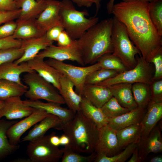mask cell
Listing matches in <instances>:
<instances>
[{
  "label": "cell",
  "mask_w": 162,
  "mask_h": 162,
  "mask_svg": "<svg viewBox=\"0 0 162 162\" xmlns=\"http://www.w3.org/2000/svg\"><path fill=\"white\" fill-rule=\"evenodd\" d=\"M132 91L137 106L146 109L151 100L150 85L142 82L132 84Z\"/></svg>",
  "instance_id": "32"
},
{
  "label": "cell",
  "mask_w": 162,
  "mask_h": 162,
  "mask_svg": "<svg viewBox=\"0 0 162 162\" xmlns=\"http://www.w3.org/2000/svg\"><path fill=\"white\" fill-rule=\"evenodd\" d=\"M16 26V22L14 20L6 22L0 26V39L13 35Z\"/></svg>",
  "instance_id": "42"
},
{
  "label": "cell",
  "mask_w": 162,
  "mask_h": 162,
  "mask_svg": "<svg viewBox=\"0 0 162 162\" xmlns=\"http://www.w3.org/2000/svg\"><path fill=\"white\" fill-rule=\"evenodd\" d=\"M146 110L137 107L129 112L116 117L109 119L108 124L116 130L140 123Z\"/></svg>",
  "instance_id": "25"
},
{
  "label": "cell",
  "mask_w": 162,
  "mask_h": 162,
  "mask_svg": "<svg viewBox=\"0 0 162 162\" xmlns=\"http://www.w3.org/2000/svg\"><path fill=\"white\" fill-rule=\"evenodd\" d=\"M119 73L115 70L101 68L88 75L86 79L85 84H96L116 76Z\"/></svg>",
  "instance_id": "38"
},
{
  "label": "cell",
  "mask_w": 162,
  "mask_h": 162,
  "mask_svg": "<svg viewBox=\"0 0 162 162\" xmlns=\"http://www.w3.org/2000/svg\"><path fill=\"white\" fill-rule=\"evenodd\" d=\"M101 68L114 70L119 73L128 70L120 59L112 53L106 54L97 60Z\"/></svg>",
  "instance_id": "35"
},
{
  "label": "cell",
  "mask_w": 162,
  "mask_h": 162,
  "mask_svg": "<svg viewBox=\"0 0 162 162\" xmlns=\"http://www.w3.org/2000/svg\"><path fill=\"white\" fill-rule=\"evenodd\" d=\"M149 161L150 162H162V155H157L153 157L150 159Z\"/></svg>",
  "instance_id": "54"
},
{
  "label": "cell",
  "mask_w": 162,
  "mask_h": 162,
  "mask_svg": "<svg viewBox=\"0 0 162 162\" xmlns=\"http://www.w3.org/2000/svg\"><path fill=\"white\" fill-rule=\"evenodd\" d=\"M111 38L112 54L118 58L128 70L137 64L136 56H141L130 39L125 26L114 16L112 18Z\"/></svg>",
  "instance_id": "5"
},
{
  "label": "cell",
  "mask_w": 162,
  "mask_h": 162,
  "mask_svg": "<svg viewBox=\"0 0 162 162\" xmlns=\"http://www.w3.org/2000/svg\"><path fill=\"white\" fill-rule=\"evenodd\" d=\"M128 162H141L137 146L134 150Z\"/></svg>",
  "instance_id": "49"
},
{
  "label": "cell",
  "mask_w": 162,
  "mask_h": 162,
  "mask_svg": "<svg viewBox=\"0 0 162 162\" xmlns=\"http://www.w3.org/2000/svg\"><path fill=\"white\" fill-rule=\"evenodd\" d=\"M46 0V5L45 9L35 20V21L46 32L52 27L62 25L59 16L62 1L56 0Z\"/></svg>",
  "instance_id": "15"
},
{
  "label": "cell",
  "mask_w": 162,
  "mask_h": 162,
  "mask_svg": "<svg viewBox=\"0 0 162 162\" xmlns=\"http://www.w3.org/2000/svg\"><path fill=\"white\" fill-rule=\"evenodd\" d=\"M137 144L133 143L127 146L123 151L112 157L97 154L94 162H124L130 157Z\"/></svg>",
  "instance_id": "33"
},
{
  "label": "cell",
  "mask_w": 162,
  "mask_h": 162,
  "mask_svg": "<svg viewBox=\"0 0 162 162\" xmlns=\"http://www.w3.org/2000/svg\"><path fill=\"white\" fill-rule=\"evenodd\" d=\"M27 62L32 69L58 91L60 90V80L62 74L58 70L40 57L36 56Z\"/></svg>",
  "instance_id": "17"
},
{
  "label": "cell",
  "mask_w": 162,
  "mask_h": 162,
  "mask_svg": "<svg viewBox=\"0 0 162 162\" xmlns=\"http://www.w3.org/2000/svg\"><path fill=\"white\" fill-rule=\"evenodd\" d=\"M4 104V100L0 99V109L2 108Z\"/></svg>",
  "instance_id": "57"
},
{
  "label": "cell",
  "mask_w": 162,
  "mask_h": 162,
  "mask_svg": "<svg viewBox=\"0 0 162 162\" xmlns=\"http://www.w3.org/2000/svg\"><path fill=\"white\" fill-rule=\"evenodd\" d=\"M82 96L80 104V111L88 118L94 123L98 128L108 124L109 119L100 108L96 107Z\"/></svg>",
  "instance_id": "28"
},
{
  "label": "cell",
  "mask_w": 162,
  "mask_h": 162,
  "mask_svg": "<svg viewBox=\"0 0 162 162\" xmlns=\"http://www.w3.org/2000/svg\"><path fill=\"white\" fill-rule=\"evenodd\" d=\"M27 86L0 78V99L3 100L9 98L21 97L27 90Z\"/></svg>",
  "instance_id": "31"
},
{
  "label": "cell",
  "mask_w": 162,
  "mask_h": 162,
  "mask_svg": "<svg viewBox=\"0 0 162 162\" xmlns=\"http://www.w3.org/2000/svg\"><path fill=\"white\" fill-rule=\"evenodd\" d=\"M53 42L49 40L45 34L41 36L22 40L20 47L23 49L24 53L14 62L18 64L28 61L35 57L41 50L52 44Z\"/></svg>",
  "instance_id": "16"
},
{
  "label": "cell",
  "mask_w": 162,
  "mask_h": 162,
  "mask_svg": "<svg viewBox=\"0 0 162 162\" xmlns=\"http://www.w3.org/2000/svg\"><path fill=\"white\" fill-rule=\"evenodd\" d=\"M103 0H95L96 7V12L94 16H96L101 7V3Z\"/></svg>",
  "instance_id": "53"
},
{
  "label": "cell",
  "mask_w": 162,
  "mask_h": 162,
  "mask_svg": "<svg viewBox=\"0 0 162 162\" xmlns=\"http://www.w3.org/2000/svg\"><path fill=\"white\" fill-rule=\"evenodd\" d=\"M50 140L51 143L54 146H58L60 145V138L56 135V133L54 132L51 134Z\"/></svg>",
  "instance_id": "50"
},
{
  "label": "cell",
  "mask_w": 162,
  "mask_h": 162,
  "mask_svg": "<svg viewBox=\"0 0 162 162\" xmlns=\"http://www.w3.org/2000/svg\"><path fill=\"white\" fill-rule=\"evenodd\" d=\"M16 5L21 11L18 19L21 20H34L45 9L46 0H16Z\"/></svg>",
  "instance_id": "24"
},
{
  "label": "cell",
  "mask_w": 162,
  "mask_h": 162,
  "mask_svg": "<svg viewBox=\"0 0 162 162\" xmlns=\"http://www.w3.org/2000/svg\"><path fill=\"white\" fill-rule=\"evenodd\" d=\"M22 40L15 39L12 36L0 39V50L11 47H20Z\"/></svg>",
  "instance_id": "44"
},
{
  "label": "cell",
  "mask_w": 162,
  "mask_h": 162,
  "mask_svg": "<svg viewBox=\"0 0 162 162\" xmlns=\"http://www.w3.org/2000/svg\"><path fill=\"white\" fill-rule=\"evenodd\" d=\"M20 11V9L10 11H0V26L6 22L18 19Z\"/></svg>",
  "instance_id": "43"
},
{
  "label": "cell",
  "mask_w": 162,
  "mask_h": 162,
  "mask_svg": "<svg viewBox=\"0 0 162 162\" xmlns=\"http://www.w3.org/2000/svg\"><path fill=\"white\" fill-rule=\"evenodd\" d=\"M34 71L29 66L27 62L18 64L14 62H9L0 65V78L23 85L24 84L21 81L20 75L24 73Z\"/></svg>",
  "instance_id": "26"
},
{
  "label": "cell",
  "mask_w": 162,
  "mask_h": 162,
  "mask_svg": "<svg viewBox=\"0 0 162 162\" xmlns=\"http://www.w3.org/2000/svg\"><path fill=\"white\" fill-rule=\"evenodd\" d=\"M149 2H121L115 4L112 14L124 25L129 37L148 62L162 50V37L152 22Z\"/></svg>",
  "instance_id": "1"
},
{
  "label": "cell",
  "mask_w": 162,
  "mask_h": 162,
  "mask_svg": "<svg viewBox=\"0 0 162 162\" xmlns=\"http://www.w3.org/2000/svg\"><path fill=\"white\" fill-rule=\"evenodd\" d=\"M100 108L103 113L108 119L116 117L130 111L121 106L113 96Z\"/></svg>",
  "instance_id": "36"
},
{
  "label": "cell",
  "mask_w": 162,
  "mask_h": 162,
  "mask_svg": "<svg viewBox=\"0 0 162 162\" xmlns=\"http://www.w3.org/2000/svg\"><path fill=\"white\" fill-rule=\"evenodd\" d=\"M149 14L152 22L162 37V0H154L149 2Z\"/></svg>",
  "instance_id": "34"
},
{
  "label": "cell",
  "mask_w": 162,
  "mask_h": 162,
  "mask_svg": "<svg viewBox=\"0 0 162 162\" xmlns=\"http://www.w3.org/2000/svg\"><path fill=\"white\" fill-rule=\"evenodd\" d=\"M138 147L141 162L145 161L151 153L161 152L162 138L160 128L155 126L142 144Z\"/></svg>",
  "instance_id": "22"
},
{
  "label": "cell",
  "mask_w": 162,
  "mask_h": 162,
  "mask_svg": "<svg viewBox=\"0 0 162 162\" xmlns=\"http://www.w3.org/2000/svg\"><path fill=\"white\" fill-rule=\"evenodd\" d=\"M50 136L51 134L45 135L29 142L26 153L31 162H57L61 159L62 150L51 143Z\"/></svg>",
  "instance_id": "9"
},
{
  "label": "cell",
  "mask_w": 162,
  "mask_h": 162,
  "mask_svg": "<svg viewBox=\"0 0 162 162\" xmlns=\"http://www.w3.org/2000/svg\"><path fill=\"white\" fill-rule=\"evenodd\" d=\"M12 162H31L28 158H20L15 159L12 160Z\"/></svg>",
  "instance_id": "55"
},
{
  "label": "cell",
  "mask_w": 162,
  "mask_h": 162,
  "mask_svg": "<svg viewBox=\"0 0 162 162\" xmlns=\"http://www.w3.org/2000/svg\"><path fill=\"white\" fill-rule=\"evenodd\" d=\"M17 26L13 37L21 40L42 36L46 32L38 25L34 20H21L17 19Z\"/></svg>",
  "instance_id": "27"
},
{
  "label": "cell",
  "mask_w": 162,
  "mask_h": 162,
  "mask_svg": "<svg viewBox=\"0 0 162 162\" xmlns=\"http://www.w3.org/2000/svg\"><path fill=\"white\" fill-rule=\"evenodd\" d=\"M23 101L25 104L32 107L43 110L50 114L57 116L64 124L73 119L76 113L70 109L63 107L60 104L55 103L29 100Z\"/></svg>",
  "instance_id": "19"
},
{
  "label": "cell",
  "mask_w": 162,
  "mask_h": 162,
  "mask_svg": "<svg viewBox=\"0 0 162 162\" xmlns=\"http://www.w3.org/2000/svg\"><path fill=\"white\" fill-rule=\"evenodd\" d=\"M99 129L80 111L77 112L73 119L64 125L62 130L70 141L64 146L80 153L91 154L94 152Z\"/></svg>",
  "instance_id": "3"
},
{
  "label": "cell",
  "mask_w": 162,
  "mask_h": 162,
  "mask_svg": "<svg viewBox=\"0 0 162 162\" xmlns=\"http://www.w3.org/2000/svg\"><path fill=\"white\" fill-rule=\"evenodd\" d=\"M144 115L140 123L141 135L138 146L145 141L158 122L162 117V101L151 100Z\"/></svg>",
  "instance_id": "13"
},
{
  "label": "cell",
  "mask_w": 162,
  "mask_h": 162,
  "mask_svg": "<svg viewBox=\"0 0 162 162\" xmlns=\"http://www.w3.org/2000/svg\"><path fill=\"white\" fill-rule=\"evenodd\" d=\"M150 86L151 100L162 101V79L152 81Z\"/></svg>",
  "instance_id": "41"
},
{
  "label": "cell",
  "mask_w": 162,
  "mask_h": 162,
  "mask_svg": "<svg viewBox=\"0 0 162 162\" xmlns=\"http://www.w3.org/2000/svg\"><path fill=\"white\" fill-rule=\"evenodd\" d=\"M50 114L43 110L35 108L30 115L13 124L7 132L10 143L13 145H18L20 137L28 130Z\"/></svg>",
  "instance_id": "11"
},
{
  "label": "cell",
  "mask_w": 162,
  "mask_h": 162,
  "mask_svg": "<svg viewBox=\"0 0 162 162\" xmlns=\"http://www.w3.org/2000/svg\"><path fill=\"white\" fill-rule=\"evenodd\" d=\"M132 86V84L130 83H121L108 87L112 96L120 104L130 110L138 107L133 95Z\"/></svg>",
  "instance_id": "23"
},
{
  "label": "cell",
  "mask_w": 162,
  "mask_h": 162,
  "mask_svg": "<svg viewBox=\"0 0 162 162\" xmlns=\"http://www.w3.org/2000/svg\"><path fill=\"white\" fill-rule=\"evenodd\" d=\"M136 58L137 64L134 68L120 72L116 76L96 85L109 87L118 83L132 84L142 82L150 85L153 76L151 63L146 62L141 56L136 55Z\"/></svg>",
  "instance_id": "7"
},
{
  "label": "cell",
  "mask_w": 162,
  "mask_h": 162,
  "mask_svg": "<svg viewBox=\"0 0 162 162\" xmlns=\"http://www.w3.org/2000/svg\"><path fill=\"white\" fill-rule=\"evenodd\" d=\"M34 109L25 104L20 96L10 97L4 100L3 106L0 109V118L5 117L9 120L21 119L30 115Z\"/></svg>",
  "instance_id": "14"
},
{
  "label": "cell",
  "mask_w": 162,
  "mask_h": 162,
  "mask_svg": "<svg viewBox=\"0 0 162 162\" xmlns=\"http://www.w3.org/2000/svg\"><path fill=\"white\" fill-rule=\"evenodd\" d=\"M17 9L16 0H0V11H10Z\"/></svg>",
  "instance_id": "47"
},
{
  "label": "cell",
  "mask_w": 162,
  "mask_h": 162,
  "mask_svg": "<svg viewBox=\"0 0 162 162\" xmlns=\"http://www.w3.org/2000/svg\"><path fill=\"white\" fill-rule=\"evenodd\" d=\"M116 0H109L106 5V9L108 14H112L114 2Z\"/></svg>",
  "instance_id": "52"
},
{
  "label": "cell",
  "mask_w": 162,
  "mask_h": 162,
  "mask_svg": "<svg viewBox=\"0 0 162 162\" xmlns=\"http://www.w3.org/2000/svg\"><path fill=\"white\" fill-rule=\"evenodd\" d=\"M23 80L28 87L24 95L28 100L43 99L60 105L65 104L56 88L35 71L26 73L23 76Z\"/></svg>",
  "instance_id": "6"
},
{
  "label": "cell",
  "mask_w": 162,
  "mask_h": 162,
  "mask_svg": "<svg viewBox=\"0 0 162 162\" xmlns=\"http://www.w3.org/2000/svg\"><path fill=\"white\" fill-rule=\"evenodd\" d=\"M45 61L70 80L74 85L76 92L82 96L87 76L101 68L98 62L88 66L78 67L51 58Z\"/></svg>",
  "instance_id": "8"
},
{
  "label": "cell",
  "mask_w": 162,
  "mask_h": 162,
  "mask_svg": "<svg viewBox=\"0 0 162 162\" xmlns=\"http://www.w3.org/2000/svg\"><path fill=\"white\" fill-rule=\"evenodd\" d=\"M23 49L20 47H11L0 50V65L3 64L14 62L23 55Z\"/></svg>",
  "instance_id": "39"
},
{
  "label": "cell",
  "mask_w": 162,
  "mask_h": 162,
  "mask_svg": "<svg viewBox=\"0 0 162 162\" xmlns=\"http://www.w3.org/2000/svg\"><path fill=\"white\" fill-rule=\"evenodd\" d=\"M36 124L27 134L22 139V142L32 141L39 139L45 135L51 128L62 130L64 124L57 116L50 114Z\"/></svg>",
  "instance_id": "18"
},
{
  "label": "cell",
  "mask_w": 162,
  "mask_h": 162,
  "mask_svg": "<svg viewBox=\"0 0 162 162\" xmlns=\"http://www.w3.org/2000/svg\"><path fill=\"white\" fill-rule=\"evenodd\" d=\"M82 96L93 105L99 108H101L113 97L108 87L96 84H85Z\"/></svg>",
  "instance_id": "20"
},
{
  "label": "cell",
  "mask_w": 162,
  "mask_h": 162,
  "mask_svg": "<svg viewBox=\"0 0 162 162\" xmlns=\"http://www.w3.org/2000/svg\"><path fill=\"white\" fill-rule=\"evenodd\" d=\"M64 30V29L62 26H54L48 30L46 32L45 35L50 40L53 42L56 41L60 34Z\"/></svg>",
  "instance_id": "45"
},
{
  "label": "cell",
  "mask_w": 162,
  "mask_h": 162,
  "mask_svg": "<svg viewBox=\"0 0 162 162\" xmlns=\"http://www.w3.org/2000/svg\"><path fill=\"white\" fill-rule=\"evenodd\" d=\"M59 10L61 23L64 30L73 40L80 38L88 29L99 22V18L89 15L86 10H76L70 0H63Z\"/></svg>",
  "instance_id": "4"
},
{
  "label": "cell",
  "mask_w": 162,
  "mask_h": 162,
  "mask_svg": "<svg viewBox=\"0 0 162 162\" xmlns=\"http://www.w3.org/2000/svg\"><path fill=\"white\" fill-rule=\"evenodd\" d=\"M150 63H152L154 66L152 81L162 79V50L153 58Z\"/></svg>",
  "instance_id": "40"
},
{
  "label": "cell",
  "mask_w": 162,
  "mask_h": 162,
  "mask_svg": "<svg viewBox=\"0 0 162 162\" xmlns=\"http://www.w3.org/2000/svg\"><path fill=\"white\" fill-rule=\"evenodd\" d=\"M119 146L121 150L130 144L139 142L141 135V126L137 123L123 129L116 130Z\"/></svg>",
  "instance_id": "29"
},
{
  "label": "cell",
  "mask_w": 162,
  "mask_h": 162,
  "mask_svg": "<svg viewBox=\"0 0 162 162\" xmlns=\"http://www.w3.org/2000/svg\"><path fill=\"white\" fill-rule=\"evenodd\" d=\"M76 4L79 7L89 8L95 4V0H70Z\"/></svg>",
  "instance_id": "48"
},
{
  "label": "cell",
  "mask_w": 162,
  "mask_h": 162,
  "mask_svg": "<svg viewBox=\"0 0 162 162\" xmlns=\"http://www.w3.org/2000/svg\"><path fill=\"white\" fill-rule=\"evenodd\" d=\"M62 149L63 152L62 162H94L96 156V153L95 152L88 156H83L80 153L71 150L66 146H64Z\"/></svg>",
  "instance_id": "37"
},
{
  "label": "cell",
  "mask_w": 162,
  "mask_h": 162,
  "mask_svg": "<svg viewBox=\"0 0 162 162\" xmlns=\"http://www.w3.org/2000/svg\"><path fill=\"white\" fill-rule=\"evenodd\" d=\"M36 56L44 59L48 58L61 61L70 60L76 62L82 66L85 65L76 40L67 46H59L52 44L40 51Z\"/></svg>",
  "instance_id": "10"
},
{
  "label": "cell",
  "mask_w": 162,
  "mask_h": 162,
  "mask_svg": "<svg viewBox=\"0 0 162 162\" xmlns=\"http://www.w3.org/2000/svg\"><path fill=\"white\" fill-rule=\"evenodd\" d=\"M112 18L98 22L76 40L85 65L94 64L103 55L112 53Z\"/></svg>",
  "instance_id": "2"
},
{
  "label": "cell",
  "mask_w": 162,
  "mask_h": 162,
  "mask_svg": "<svg viewBox=\"0 0 162 162\" xmlns=\"http://www.w3.org/2000/svg\"><path fill=\"white\" fill-rule=\"evenodd\" d=\"M116 130L108 124L99 129L94 152L97 154L113 156L120 152Z\"/></svg>",
  "instance_id": "12"
},
{
  "label": "cell",
  "mask_w": 162,
  "mask_h": 162,
  "mask_svg": "<svg viewBox=\"0 0 162 162\" xmlns=\"http://www.w3.org/2000/svg\"><path fill=\"white\" fill-rule=\"evenodd\" d=\"M59 138L60 145L64 146L69 144L70 142L69 138L65 134H63Z\"/></svg>",
  "instance_id": "51"
},
{
  "label": "cell",
  "mask_w": 162,
  "mask_h": 162,
  "mask_svg": "<svg viewBox=\"0 0 162 162\" xmlns=\"http://www.w3.org/2000/svg\"><path fill=\"white\" fill-rule=\"evenodd\" d=\"M36 0L37 1H40V0Z\"/></svg>",
  "instance_id": "58"
},
{
  "label": "cell",
  "mask_w": 162,
  "mask_h": 162,
  "mask_svg": "<svg viewBox=\"0 0 162 162\" xmlns=\"http://www.w3.org/2000/svg\"><path fill=\"white\" fill-rule=\"evenodd\" d=\"M60 85L59 93L69 109L75 113L80 111V104L82 96L74 91V85L73 83L62 74L60 80Z\"/></svg>",
  "instance_id": "21"
},
{
  "label": "cell",
  "mask_w": 162,
  "mask_h": 162,
  "mask_svg": "<svg viewBox=\"0 0 162 162\" xmlns=\"http://www.w3.org/2000/svg\"><path fill=\"white\" fill-rule=\"evenodd\" d=\"M154 0H123V1L124 2H132L135 1H140L143 2H149Z\"/></svg>",
  "instance_id": "56"
},
{
  "label": "cell",
  "mask_w": 162,
  "mask_h": 162,
  "mask_svg": "<svg viewBox=\"0 0 162 162\" xmlns=\"http://www.w3.org/2000/svg\"><path fill=\"white\" fill-rule=\"evenodd\" d=\"M17 122L0 118V161L13 154L19 148L18 145H13L10 143L7 134L8 129Z\"/></svg>",
  "instance_id": "30"
},
{
  "label": "cell",
  "mask_w": 162,
  "mask_h": 162,
  "mask_svg": "<svg viewBox=\"0 0 162 162\" xmlns=\"http://www.w3.org/2000/svg\"></svg>",
  "instance_id": "59"
},
{
  "label": "cell",
  "mask_w": 162,
  "mask_h": 162,
  "mask_svg": "<svg viewBox=\"0 0 162 162\" xmlns=\"http://www.w3.org/2000/svg\"><path fill=\"white\" fill-rule=\"evenodd\" d=\"M74 40L71 39L65 31L64 30L60 34L56 41L58 46H65L70 45Z\"/></svg>",
  "instance_id": "46"
}]
</instances>
